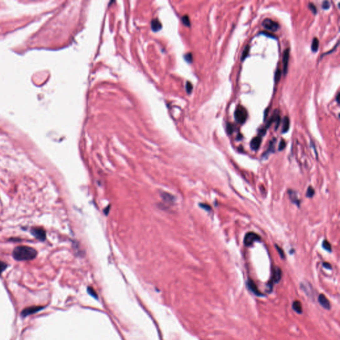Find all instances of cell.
<instances>
[{"label": "cell", "mask_w": 340, "mask_h": 340, "mask_svg": "<svg viewBox=\"0 0 340 340\" xmlns=\"http://www.w3.org/2000/svg\"><path fill=\"white\" fill-rule=\"evenodd\" d=\"M330 3L329 2L327 1H326V2H323V3H322V8L324 9H327L330 8Z\"/></svg>", "instance_id": "28"}, {"label": "cell", "mask_w": 340, "mask_h": 340, "mask_svg": "<svg viewBox=\"0 0 340 340\" xmlns=\"http://www.w3.org/2000/svg\"><path fill=\"white\" fill-rule=\"evenodd\" d=\"M261 137L257 136L253 138L251 142V148L253 150H257L261 146Z\"/></svg>", "instance_id": "11"}, {"label": "cell", "mask_w": 340, "mask_h": 340, "mask_svg": "<svg viewBox=\"0 0 340 340\" xmlns=\"http://www.w3.org/2000/svg\"><path fill=\"white\" fill-rule=\"evenodd\" d=\"M249 49H250V47L249 45H246L245 48L243 51H242V56H241V60L243 61L245 59V58L249 55Z\"/></svg>", "instance_id": "17"}, {"label": "cell", "mask_w": 340, "mask_h": 340, "mask_svg": "<svg viewBox=\"0 0 340 340\" xmlns=\"http://www.w3.org/2000/svg\"><path fill=\"white\" fill-rule=\"evenodd\" d=\"M318 302L320 304V305L326 310H330L331 307V305L330 303V301L326 298V296L323 294H320L318 297Z\"/></svg>", "instance_id": "10"}, {"label": "cell", "mask_w": 340, "mask_h": 340, "mask_svg": "<svg viewBox=\"0 0 340 340\" xmlns=\"http://www.w3.org/2000/svg\"><path fill=\"white\" fill-rule=\"evenodd\" d=\"M37 256V251L33 248L27 246L16 247L13 251V256L17 261H29Z\"/></svg>", "instance_id": "1"}, {"label": "cell", "mask_w": 340, "mask_h": 340, "mask_svg": "<svg viewBox=\"0 0 340 340\" xmlns=\"http://www.w3.org/2000/svg\"><path fill=\"white\" fill-rule=\"evenodd\" d=\"M318 47H319V40H318L316 37H315V38H314L312 40V45H311L312 51L313 52H317L318 50Z\"/></svg>", "instance_id": "15"}, {"label": "cell", "mask_w": 340, "mask_h": 340, "mask_svg": "<svg viewBox=\"0 0 340 340\" xmlns=\"http://www.w3.org/2000/svg\"><path fill=\"white\" fill-rule=\"evenodd\" d=\"M182 21H183V23H184L185 25H187V26H190V18H188L187 15L183 16V18H182Z\"/></svg>", "instance_id": "21"}, {"label": "cell", "mask_w": 340, "mask_h": 340, "mask_svg": "<svg viewBox=\"0 0 340 340\" xmlns=\"http://www.w3.org/2000/svg\"><path fill=\"white\" fill-rule=\"evenodd\" d=\"M292 308L298 314H302V306L300 301L296 300L293 302Z\"/></svg>", "instance_id": "14"}, {"label": "cell", "mask_w": 340, "mask_h": 340, "mask_svg": "<svg viewBox=\"0 0 340 340\" xmlns=\"http://www.w3.org/2000/svg\"><path fill=\"white\" fill-rule=\"evenodd\" d=\"M247 117L248 113L245 108L242 106H237L235 112V120L238 123L242 124H244L246 122Z\"/></svg>", "instance_id": "2"}, {"label": "cell", "mask_w": 340, "mask_h": 340, "mask_svg": "<svg viewBox=\"0 0 340 340\" xmlns=\"http://www.w3.org/2000/svg\"><path fill=\"white\" fill-rule=\"evenodd\" d=\"M161 23L159 22V21L157 19H154L152 21V28L154 31H158L161 29Z\"/></svg>", "instance_id": "16"}, {"label": "cell", "mask_w": 340, "mask_h": 340, "mask_svg": "<svg viewBox=\"0 0 340 340\" xmlns=\"http://www.w3.org/2000/svg\"><path fill=\"white\" fill-rule=\"evenodd\" d=\"M199 206H200V207H201V208H203V209L206 210V211H211V207H210V206H209V205L203 204V203H200V204H199Z\"/></svg>", "instance_id": "25"}, {"label": "cell", "mask_w": 340, "mask_h": 340, "mask_svg": "<svg viewBox=\"0 0 340 340\" xmlns=\"http://www.w3.org/2000/svg\"><path fill=\"white\" fill-rule=\"evenodd\" d=\"M262 33L264 34V35H269L270 37H272V38H274V37H275L274 35H272V34H269V33Z\"/></svg>", "instance_id": "32"}, {"label": "cell", "mask_w": 340, "mask_h": 340, "mask_svg": "<svg viewBox=\"0 0 340 340\" xmlns=\"http://www.w3.org/2000/svg\"><path fill=\"white\" fill-rule=\"evenodd\" d=\"M275 247H276V249H277V251L278 252V253H279V255H280V256H281V257H282V258H284V257H285V255H284V252L283 250H282V249H281V248H280V246H278V245H275Z\"/></svg>", "instance_id": "22"}, {"label": "cell", "mask_w": 340, "mask_h": 340, "mask_svg": "<svg viewBox=\"0 0 340 340\" xmlns=\"http://www.w3.org/2000/svg\"><path fill=\"white\" fill-rule=\"evenodd\" d=\"M308 7H309L310 9L312 11L313 13L316 14L317 13V9H316V5L314 4L310 3L309 4V5H308Z\"/></svg>", "instance_id": "26"}, {"label": "cell", "mask_w": 340, "mask_h": 340, "mask_svg": "<svg viewBox=\"0 0 340 340\" xmlns=\"http://www.w3.org/2000/svg\"><path fill=\"white\" fill-rule=\"evenodd\" d=\"M290 128V119L288 116H284L282 120V132L283 134L287 132Z\"/></svg>", "instance_id": "13"}, {"label": "cell", "mask_w": 340, "mask_h": 340, "mask_svg": "<svg viewBox=\"0 0 340 340\" xmlns=\"http://www.w3.org/2000/svg\"><path fill=\"white\" fill-rule=\"evenodd\" d=\"M42 308L43 307L41 306H32L29 307H27V308L23 310V312H21V315H22L23 317L28 316L30 314H34V313H36L37 312L41 310Z\"/></svg>", "instance_id": "9"}, {"label": "cell", "mask_w": 340, "mask_h": 340, "mask_svg": "<svg viewBox=\"0 0 340 340\" xmlns=\"http://www.w3.org/2000/svg\"><path fill=\"white\" fill-rule=\"evenodd\" d=\"M281 278H282V271H281V270H280V268H278V267H276L274 269V271H273L272 280H271V281H270V282L268 284V287L269 288L270 292H271V291L272 290L273 282H277V283L280 280H281Z\"/></svg>", "instance_id": "5"}, {"label": "cell", "mask_w": 340, "mask_h": 340, "mask_svg": "<svg viewBox=\"0 0 340 340\" xmlns=\"http://www.w3.org/2000/svg\"><path fill=\"white\" fill-rule=\"evenodd\" d=\"M288 194L290 200L292 201V202L295 203L296 205H297V206H299L300 201L298 197V193L293 190H289Z\"/></svg>", "instance_id": "12"}, {"label": "cell", "mask_w": 340, "mask_h": 340, "mask_svg": "<svg viewBox=\"0 0 340 340\" xmlns=\"http://www.w3.org/2000/svg\"><path fill=\"white\" fill-rule=\"evenodd\" d=\"M185 58L187 59V60L189 62L192 61V55H191V53L187 54V55H185Z\"/></svg>", "instance_id": "30"}, {"label": "cell", "mask_w": 340, "mask_h": 340, "mask_svg": "<svg viewBox=\"0 0 340 340\" xmlns=\"http://www.w3.org/2000/svg\"><path fill=\"white\" fill-rule=\"evenodd\" d=\"M262 25L264 29H266L268 31H272V32L277 31L280 28L279 24L277 22H276V21H274L271 19H264L262 21Z\"/></svg>", "instance_id": "3"}, {"label": "cell", "mask_w": 340, "mask_h": 340, "mask_svg": "<svg viewBox=\"0 0 340 340\" xmlns=\"http://www.w3.org/2000/svg\"><path fill=\"white\" fill-rule=\"evenodd\" d=\"M281 75H282V72H281V70L280 69H278L277 71H276V73H275V76H274V80H275V82L276 83H278L280 78H281Z\"/></svg>", "instance_id": "20"}, {"label": "cell", "mask_w": 340, "mask_h": 340, "mask_svg": "<svg viewBox=\"0 0 340 340\" xmlns=\"http://www.w3.org/2000/svg\"><path fill=\"white\" fill-rule=\"evenodd\" d=\"M286 147V142L284 141V140H282L281 141H280V144H279V145H278V150L279 151H281V150H283Z\"/></svg>", "instance_id": "24"}, {"label": "cell", "mask_w": 340, "mask_h": 340, "mask_svg": "<svg viewBox=\"0 0 340 340\" xmlns=\"http://www.w3.org/2000/svg\"><path fill=\"white\" fill-rule=\"evenodd\" d=\"M282 63H283V72L284 74L286 75L288 72V62H289V58H290V49L289 48H287L283 53L282 56Z\"/></svg>", "instance_id": "7"}, {"label": "cell", "mask_w": 340, "mask_h": 340, "mask_svg": "<svg viewBox=\"0 0 340 340\" xmlns=\"http://www.w3.org/2000/svg\"><path fill=\"white\" fill-rule=\"evenodd\" d=\"M32 234H33L37 239L39 241H44L46 238V233L45 230L41 227H35L32 229Z\"/></svg>", "instance_id": "6"}, {"label": "cell", "mask_w": 340, "mask_h": 340, "mask_svg": "<svg viewBox=\"0 0 340 340\" xmlns=\"http://www.w3.org/2000/svg\"><path fill=\"white\" fill-rule=\"evenodd\" d=\"M261 240V237L256 233L250 232L246 234L244 239V244L246 246H251L255 241H258Z\"/></svg>", "instance_id": "4"}, {"label": "cell", "mask_w": 340, "mask_h": 340, "mask_svg": "<svg viewBox=\"0 0 340 340\" xmlns=\"http://www.w3.org/2000/svg\"><path fill=\"white\" fill-rule=\"evenodd\" d=\"M314 193H315V191H314V189L312 187L310 186L308 188H307V192H306V196L307 197H312L314 195Z\"/></svg>", "instance_id": "19"}, {"label": "cell", "mask_w": 340, "mask_h": 340, "mask_svg": "<svg viewBox=\"0 0 340 340\" xmlns=\"http://www.w3.org/2000/svg\"><path fill=\"white\" fill-rule=\"evenodd\" d=\"M247 287L251 291L252 293H254L255 295H256L258 296H263V294H262L260 291L258 290L256 284L251 279H249L247 281Z\"/></svg>", "instance_id": "8"}, {"label": "cell", "mask_w": 340, "mask_h": 340, "mask_svg": "<svg viewBox=\"0 0 340 340\" xmlns=\"http://www.w3.org/2000/svg\"><path fill=\"white\" fill-rule=\"evenodd\" d=\"M322 246H323V249H324L325 250H326L327 251H328V252H331L332 251V246H331L330 242H329L325 240V241H323Z\"/></svg>", "instance_id": "18"}, {"label": "cell", "mask_w": 340, "mask_h": 340, "mask_svg": "<svg viewBox=\"0 0 340 340\" xmlns=\"http://www.w3.org/2000/svg\"><path fill=\"white\" fill-rule=\"evenodd\" d=\"M226 129H227L228 134H232V132H233V126L232 125L231 123H228L227 126H226Z\"/></svg>", "instance_id": "27"}, {"label": "cell", "mask_w": 340, "mask_h": 340, "mask_svg": "<svg viewBox=\"0 0 340 340\" xmlns=\"http://www.w3.org/2000/svg\"><path fill=\"white\" fill-rule=\"evenodd\" d=\"M7 268V264L3 262L0 261V274H1Z\"/></svg>", "instance_id": "23"}, {"label": "cell", "mask_w": 340, "mask_h": 340, "mask_svg": "<svg viewBox=\"0 0 340 340\" xmlns=\"http://www.w3.org/2000/svg\"><path fill=\"white\" fill-rule=\"evenodd\" d=\"M339 97H340V95H339V93H338L337 94V96H336V101L337 103H339Z\"/></svg>", "instance_id": "33"}, {"label": "cell", "mask_w": 340, "mask_h": 340, "mask_svg": "<svg viewBox=\"0 0 340 340\" xmlns=\"http://www.w3.org/2000/svg\"><path fill=\"white\" fill-rule=\"evenodd\" d=\"M323 266L327 269H332L331 264L330 263H328V262H323Z\"/></svg>", "instance_id": "31"}, {"label": "cell", "mask_w": 340, "mask_h": 340, "mask_svg": "<svg viewBox=\"0 0 340 340\" xmlns=\"http://www.w3.org/2000/svg\"><path fill=\"white\" fill-rule=\"evenodd\" d=\"M192 89H193V86H192V84H191L190 83L187 82V86H186V89H187V93H190L191 92V90H192Z\"/></svg>", "instance_id": "29"}]
</instances>
